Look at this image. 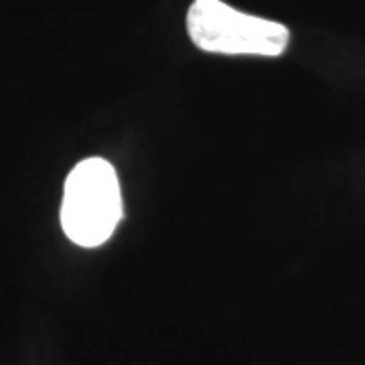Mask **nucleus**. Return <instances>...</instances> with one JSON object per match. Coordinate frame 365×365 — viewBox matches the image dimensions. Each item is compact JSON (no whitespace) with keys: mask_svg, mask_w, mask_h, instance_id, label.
Wrapping results in <instances>:
<instances>
[{"mask_svg":"<svg viewBox=\"0 0 365 365\" xmlns=\"http://www.w3.org/2000/svg\"><path fill=\"white\" fill-rule=\"evenodd\" d=\"M122 217V197L114 167L86 158L69 173L61 203V225L71 242L96 248L110 240Z\"/></svg>","mask_w":365,"mask_h":365,"instance_id":"nucleus-1","label":"nucleus"},{"mask_svg":"<svg viewBox=\"0 0 365 365\" xmlns=\"http://www.w3.org/2000/svg\"><path fill=\"white\" fill-rule=\"evenodd\" d=\"M187 31L199 49L223 55L276 57L290 39L284 25L240 13L222 0H195L187 13Z\"/></svg>","mask_w":365,"mask_h":365,"instance_id":"nucleus-2","label":"nucleus"}]
</instances>
